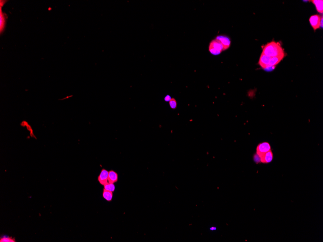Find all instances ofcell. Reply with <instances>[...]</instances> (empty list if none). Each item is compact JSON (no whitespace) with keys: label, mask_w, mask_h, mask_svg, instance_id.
Masks as SVG:
<instances>
[{"label":"cell","mask_w":323,"mask_h":242,"mask_svg":"<svg viewBox=\"0 0 323 242\" xmlns=\"http://www.w3.org/2000/svg\"><path fill=\"white\" fill-rule=\"evenodd\" d=\"M209 50L211 54L218 55L224 51V47L220 42L214 39L212 40L209 44Z\"/></svg>","instance_id":"7a4b0ae2"},{"label":"cell","mask_w":323,"mask_h":242,"mask_svg":"<svg viewBox=\"0 0 323 242\" xmlns=\"http://www.w3.org/2000/svg\"><path fill=\"white\" fill-rule=\"evenodd\" d=\"M118 180V175L117 172L113 170H110L109 171L108 177V183L114 184L117 182Z\"/></svg>","instance_id":"30bf717a"},{"label":"cell","mask_w":323,"mask_h":242,"mask_svg":"<svg viewBox=\"0 0 323 242\" xmlns=\"http://www.w3.org/2000/svg\"><path fill=\"white\" fill-rule=\"evenodd\" d=\"M169 104L172 109H176L177 107V102L174 98H171V100L169 102Z\"/></svg>","instance_id":"9a60e30c"},{"label":"cell","mask_w":323,"mask_h":242,"mask_svg":"<svg viewBox=\"0 0 323 242\" xmlns=\"http://www.w3.org/2000/svg\"><path fill=\"white\" fill-rule=\"evenodd\" d=\"M171 97H170V96L168 95L166 96L165 98V102H169L171 100Z\"/></svg>","instance_id":"ac0fdd59"},{"label":"cell","mask_w":323,"mask_h":242,"mask_svg":"<svg viewBox=\"0 0 323 242\" xmlns=\"http://www.w3.org/2000/svg\"><path fill=\"white\" fill-rule=\"evenodd\" d=\"M6 2V1H1V2H0V5H1V7H2V6H3L4 5V3H5Z\"/></svg>","instance_id":"d6986e66"},{"label":"cell","mask_w":323,"mask_h":242,"mask_svg":"<svg viewBox=\"0 0 323 242\" xmlns=\"http://www.w3.org/2000/svg\"><path fill=\"white\" fill-rule=\"evenodd\" d=\"M7 19V15L6 13H3L1 10V7H0V33L1 34L4 31L6 23V19Z\"/></svg>","instance_id":"ba28073f"},{"label":"cell","mask_w":323,"mask_h":242,"mask_svg":"<svg viewBox=\"0 0 323 242\" xmlns=\"http://www.w3.org/2000/svg\"><path fill=\"white\" fill-rule=\"evenodd\" d=\"M262 54L271 57L285 56V51L280 43L273 41L269 43L264 47Z\"/></svg>","instance_id":"6da1fadb"},{"label":"cell","mask_w":323,"mask_h":242,"mask_svg":"<svg viewBox=\"0 0 323 242\" xmlns=\"http://www.w3.org/2000/svg\"><path fill=\"white\" fill-rule=\"evenodd\" d=\"M312 3L315 4L317 11L320 13H323V1L322 0H313Z\"/></svg>","instance_id":"8fae6325"},{"label":"cell","mask_w":323,"mask_h":242,"mask_svg":"<svg viewBox=\"0 0 323 242\" xmlns=\"http://www.w3.org/2000/svg\"><path fill=\"white\" fill-rule=\"evenodd\" d=\"M271 147L270 144L268 142H263L259 144L256 148V154L260 158L263 154L269 151H271Z\"/></svg>","instance_id":"3957f363"},{"label":"cell","mask_w":323,"mask_h":242,"mask_svg":"<svg viewBox=\"0 0 323 242\" xmlns=\"http://www.w3.org/2000/svg\"><path fill=\"white\" fill-rule=\"evenodd\" d=\"M108 172L107 170L103 169L98 177V181L102 185L104 186L108 182Z\"/></svg>","instance_id":"8992f818"},{"label":"cell","mask_w":323,"mask_h":242,"mask_svg":"<svg viewBox=\"0 0 323 242\" xmlns=\"http://www.w3.org/2000/svg\"><path fill=\"white\" fill-rule=\"evenodd\" d=\"M28 122H27V121H22V123H21V124H20V125H21V126H22V127H26L27 125H28Z\"/></svg>","instance_id":"e0dca14e"},{"label":"cell","mask_w":323,"mask_h":242,"mask_svg":"<svg viewBox=\"0 0 323 242\" xmlns=\"http://www.w3.org/2000/svg\"><path fill=\"white\" fill-rule=\"evenodd\" d=\"M283 58H284V57H271V61H270V63H269V68L274 67L275 66L278 64Z\"/></svg>","instance_id":"7c38bea8"},{"label":"cell","mask_w":323,"mask_h":242,"mask_svg":"<svg viewBox=\"0 0 323 242\" xmlns=\"http://www.w3.org/2000/svg\"><path fill=\"white\" fill-rule=\"evenodd\" d=\"M322 17L318 15H315L310 17L309 21L310 25L315 30H317L320 27V22Z\"/></svg>","instance_id":"277c9868"},{"label":"cell","mask_w":323,"mask_h":242,"mask_svg":"<svg viewBox=\"0 0 323 242\" xmlns=\"http://www.w3.org/2000/svg\"><path fill=\"white\" fill-rule=\"evenodd\" d=\"M320 26L321 27V28L323 27V17H322V18H321V19Z\"/></svg>","instance_id":"ffe728a7"},{"label":"cell","mask_w":323,"mask_h":242,"mask_svg":"<svg viewBox=\"0 0 323 242\" xmlns=\"http://www.w3.org/2000/svg\"><path fill=\"white\" fill-rule=\"evenodd\" d=\"M103 197L107 201L111 202L112 200L113 192L104 189L103 192Z\"/></svg>","instance_id":"4fadbf2b"},{"label":"cell","mask_w":323,"mask_h":242,"mask_svg":"<svg viewBox=\"0 0 323 242\" xmlns=\"http://www.w3.org/2000/svg\"><path fill=\"white\" fill-rule=\"evenodd\" d=\"M0 242H15V239L14 238H12V237H4L3 238H1L0 239Z\"/></svg>","instance_id":"2e32d148"},{"label":"cell","mask_w":323,"mask_h":242,"mask_svg":"<svg viewBox=\"0 0 323 242\" xmlns=\"http://www.w3.org/2000/svg\"><path fill=\"white\" fill-rule=\"evenodd\" d=\"M104 186V189L111 192H114V191L115 190V186L113 183H110L108 182Z\"/></svg>","instance_id":"5bb4252c"},{"label":"cell","mask_w":323,"mask_h":242,"mask_svg":"<svg viewBox=\"0 0 323 242\" xmlns=\"http://www.w3.org/2000/svg\"><path fill=\"white\" fill-rule=\"evenodd\" d=\"M273 155L272 151H269L263 154L260 157V162L263 163H269L272 161Z\"/></svg>","instance_id":"9c48e42d"},{"label":"cell","mask_w":323,"mask_h":242,"mask_svg":"<svg viewBox=\"0 0 323 242\" xmlns=\"http://www.w3.org/2000/svg\"><path fill=\"white\" fill-rule=\"evenodd\" d=\"M271 57L267 56L262 54L259 59V64L262 68L266 69L269 68V63Z\"/></svg>","instance_id":"52a82bcc"},{"label":"cell","mask_w":323,"mask_h":242,"mask_svg":"<svg viewBox=\"0 0 323 242\" xmlns=\"http://www.w3.org/2000/svg\"><path fill=\"white\" fill-rule=\"evenodd\" d=\"M215 39L221 42L224 47V51L227 49L230 46L231 42L229 37L225 35H218Z\"/></svg>","instance_id":"5b68a950"}]
</instances>
